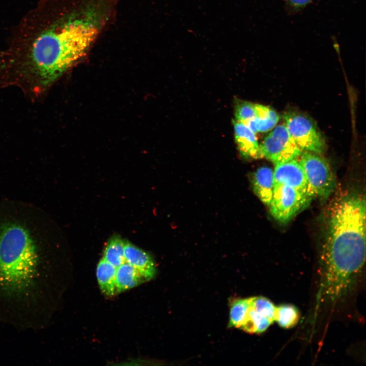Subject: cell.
<instances>
[{
  "label": "cell",
  "mask_w": 366,
  "mask_h": 366,
  "mask_svg": "<svg viewBox=\"0 0 366 366\" xmlns=\"http://www.w3.org/2000/svg\"><path fill=\"white\" fill-rule=\"evenodd\" d=\"M300 314L297 308L292 304H282L276 307L275 322L282 328L289 329L298 323Z\"/></svg>",
  "instance_id": "4fadbf2b"
},
{
  "label": "cell",
  "mask_w": 366,
  "mask_h": 366,
  "mask_svg": "<svg viewBox=\"0 0 366 366\" xmlns=\"http://www.w3.org/2000/svg\"><path fill=\"white\" fill-rule=\"evenodd\" d=\"M249 299L252 309L267 318L272 323L275 322L277 306L271 301L263 296L251 297Z\"/></svg>",
  "instance_id": "9a60e30c"
},
{
  "label": "cell",
  "mask_w": 366,
  "mask_h": 366,
  "mask_svg": "<svg viewBox=\"0 0 366 366\" xmlns=\"http://www.w3.org/2000/svg\"><path fill=\"white\" fill-rule=\"evenodd\" d=\"M365 259V200L349 195L332 207L322 252L318 305L334 310L357 286Z\"/></svg>",
  "instance_id": "7a4b0ae2"
},
{
  "label": "cell",
  "mask_w": 366,
  "mask_h": 366,
  "mask_svg": "<svg viewBox=\"0 0 366 366\" xmlns=\"http://www.w3.org/2000/svg\"><path fill=\"white\" fill-rule=\"evenodd\" d=\"M108 0H90L81 9L39 30L16 69L17 79L40 94L86 53L108 16Z\"/></svg>",
  "instance_id": "6da1fadb"
},
{
  "label": "cell",
  "mask_w": 366,
  "mask_h": 366,
  "mask_svg": "<svg viewBox=\"0 0 366 366\" xmlns=\"http://www.w3.org/2000/svg\"><path fill=\"white\" fill-rule=\"evenodd\" d=\"M273 171L274 184L286 185L307 194L306 178L299 161L294 159L276 164Z\"/></svg>",
  "instance_id": "ba28073f"
},
{
  "label": "cell",
  "mask_w": 366,
  "mask_h": 366,
  "mask_svg": "<svg viewBox=\"0 0 366 366\" xmlns=\"http://www.w3.org/2000/svg\"><path fill=\"white\" fill-rule=\"evenodd\" d=\"M263 155L275 164L296 159L302 150L289 134L285 125H280L265 138L260 144Z\"/></svg>",
  "instance_id": "8992f818"
},
{
  "label": "cell",
  "mask_w": 366,
  "mask_h": 366,
  "mask_svg": "<svg viewBox=\"0 0 366 366\" xmlns=\"http://www.w3.org/2000/svg\"><path fill=\"white\" fill-rule=\"evenodd\" d=\"M250 308V299L238 298L233 300L230 305L228 326L240 328Z\"/></svg>",
  "instance_id": "5bb4252c"
},
{
  "label": "cell",
  "mask_w": 366,
  "mask_h": 366,
  "mask_svg": "<svg viewBox=\"0 0 366 366\" xmlns=\"http://www.w3.org/2000/svg\"><path fill=\"white\" fill-rule=\"evenodd\" d=\"M272 323L250 307L247 316L239 328L250 333H261Z\"/></svg>",
  "instance_id": "7c38bea8"
},
{
  "label": "cell",
  "mask_w": 366,
  "mask_h": 366,
  "mask_svg": "<svg viewBox=\"0 0 366 366\" xmlns=\"http://www.w3.org/2000/svg\"><path fill=\"white\" fill-rule=\"evenodd\" d=\"M299 161L307 180V194L312 199H327L334 191L336 178L328 163L318 154L302 151Z\"/></svg>",
  "instance_id": "277c9868"
},
{
  "label": "cell",
  "mask_w": 366,
  "mask_h": 366,
  "mask_svg": "<svg viewBox=\"0 0 366 366\" xmlns=\"http://www.w3.org/2000/svg\"><path fill=\"white\" fill-rule=\"evenodd\" d=\"M311 199L306 194L290 186L276 184L268 205L270 212L276 221L286 223L305 207Z\"/></svg>",
  "instance_id": "5b68a950"
},
{
  "label": "cell",
  "mask_w": 366,
  "mask_h": 366,
  "mask_svg": "<svg viewBox=\"0 0 366 366\" xmlns=\"http://www.w3.org/2000/svg\"><path fill=\"white\" fill-rule=\"evenodd\" d=\"M157 273L150 255L128 241L117 253L103 255L96 268L102 293L114 297L153 279Z\"/></svg>",
  "instance_id": "3957f363"
},
{
  "label": "cell",
  "mask_w": 366,
  "mask_h": 366,
  "mask_svg": "<svg viewBox=\"0 0 366 366\" xmlns=\"http://www.w3.org/2000/svg\"><path fill=\"white\" fill-rule=\"evenodd\" d=\"M255 104L247 102H239L235 106L237 121L245 123L255 117Z\"/></svg>",
  "instance_id": "2e32d148"
},
{
  "label": "cell",
  "mask_w": 366,
  "mask_h": 366,
  "mask_svg": "<svg viewBox=\"0 0 366 366\" xmlns=\"http://www.w3.org/2000/svg\"><path fill=\"white\" fill-rule=\"evenodd\" d=\"M255 117L244 124L255 134L265 132L273 128L279 119L277 113L269 107L255 104Z\"/></svg>",
  "instance_id": "8fae6325"
},
{
  "label": "cell",
  "mask_w": 366,
  "mask_h": 366,
  "mask_svg": "<svg viewBox=\"0 0 366 366\" xmlns=\"http://www.w3.org/2000/svg\"><path fill=\"white\" fill-rule=\"evenodd\" d=\"M274 186L273 171L266 166L259 168L253 176V190L259 199L268 206L272 198Z\"/></svg>",
  "instance_id": "30bf717a"
},
{
  "label": "cell",
  "mask_w": 366,
  "mask_h": 366,
  "mask_svg": "<svg viewBox=\"0 0 366 366\" xmlns=\"http://www.w3.org/2000/svg\"><path fill=\"white\" fill-rule=\"evenodd\" d=\"M285 126L296 144L303 151L318 154L325 150V141L313 123L307 117L290 113L284 116Z\"/></svg>",
  "instance_id": "52a82bcc"
},
{
  "label": "cell",
  "mask_w": 366,
  "mask_h": 366,
  "mask_svg": "<svg viewBox=\"0 0 366 366\" xmlns=\"http://www.w3.org/2000/svg\"><path fill=\"white\" fill-rule=\"evenodd\" d=\"M288 4L293 8H301L306 6L312 0H287Z\"/></svg>",
  "instance_id": "e0dca14e"
},
{
  "label": "cell",
  "mask_w": 366,
  "mask_h": 366,
  "mask_svg": "<svg viewBox=\"0 0 366 366\" xmlns=\"http://www.w3.org/2000/svg\"><path fill=\"white\" fill-rule=\"evenodd\" d=\"M233 123L235 138L240 154L249 159L263 157L256 134L242 122L233 120Z\"/></svg>",
  "instance_id": "9c48e42d"
}]
</instances>
